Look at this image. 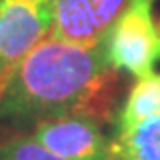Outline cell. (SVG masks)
Returning a JSON list of instances; mask_svg holds the SVG:
<instances>
[{"mask_svg": "<svg viewBox=\"0 0 160 160\" xmlns=\"http://www.w3.org/2000/svg\"><path fill=\"white\" fill-rule=\"evenodd\" d=\"M116 70L104 44L81 47L54 35L41 41L0 89V123L27 129L64 116L108 112Z\"/></svg>", "mask_w": 160, "mask_h": 160, "instance_id": "cell-1", "label": "cell"}, {"mask_svg": "<svg viewBox=\"0 0 160 160\" xmlns=\"http://www.w3.org/2000/svg\"><path fill=\"white\" fill-rule=\"evenodd\" d=\"M156 0H129L104 39V54L116 72L141 79L154 73L160 64V18Z\"/></svg>", "mask_w": 160, "mask_h": 160, "instance_id": "cell-2", "label": "cell"}, {"mask_svg": "<svg viewBox=\"0 0 160 160\" xmlns=\"http://www.w3.org/2000/svg\"><path fill=\"white\" fill-rule=\"evenodd\" d=\"M52 0H0V89L14 68L52 35Z\"/></svg>", "mask_w": 160, "mask_h": 160, "instance_id": "cell-3", "label": "cell"}, {"mask_svg": "<svg viewBox=\"0 0 160 160\" xmlns=\"http://www.w3.org/2000/svg\"><path fill=\"white\" fill-rule=\"evenodd\" d=\"M129 0H52V35L81 47H98Z\"/></svg>", "mask_w": 160, "mask_h": 160, "instance_id": "cell-4", "label": "cell"}, {"mask_svg": "<svg viewBox=\"0 0 160 160\" xmlns=\"http://www.w3.org/2000/svg\"><path fill=\"white\" fill-rule=\"evenodd\" d=\"M52 152L68 160H110L112 141L91 116H64L47 120L31 133Z\"/></svg>", "mask_w": 160, "mask_h": 160, "instance_id": "cell-5", "label": "cell"}, {"mask_svg": "<svg viewBox=\"0 0 160 160\" xmlns=\"http://www.w3.org/2000/svg\"><path fill=\"white\" fill-rule=\"evenodd\" d=\"M110 160H160V116L116 129Z\"/></svg>", "mask_w": 160, "mask_h": 160, "instance_id": "cell-6", "label": "cell"}, {"mask_svg": "<svg viewBox=\"0 0 160 160\" xmlns=\"http://www.w3.org/2000/svg\"><path fill=\"white\" fill-rule=\"evenodd\" d=\"M160 116V73H151L131 87L123 106L118 112L116 129H128L148 118Z\"/></svg>", "mask_w": 160, "mask_h": 160, "instance_id": "cell-7", "label": "cell"}, {"mask_svg": "<svg viewBox=\"0 0 160 160\" xmlns=\"http://www.w3.org/2000/svg\"><path fill=\"white\" fill-rule=\"evenodd\" d=\"M0 160H68V158L52 152L33 135H21L6 143H0Z\"/></svg>", "mask_w": 160, "mask_h": 160, "instance_id": "cell-8", "label": "cell"}]
</instances>
